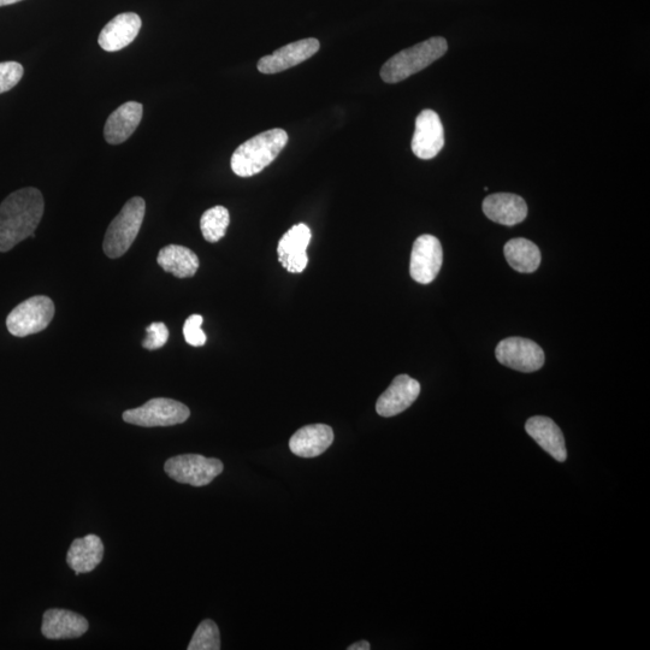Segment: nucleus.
Segmentation results:
<instances>
[{
	"label": "nucleus",
	"instance_id": "1",
	"mask_svg": "<svg viewBox=\"0 0 650 650\" xmlns=\"http://www.w3.org/2000/svg\"><path fill=\"white\" fill-rule=\"evenodd\" d=\"M43 194L27 187L11 193L0 204V252H9L32 236L44 216Z\"/></svg>",
	"mask_w": 650,
	"mask_h": 650
},
{
	"label": "nucleus",
	"instance_id": "2",
	"mask_svg": "<svg viewBox=\"0 0 650 650\" xmlns=\"http://www.w3.org/2000/svg\"><path fill=\"white\" fill-rule=\"evenodd\" d=\"M288 144L286 130L275 128L260 133L240 145L232 156V170L240 177H251L275 161Z\"/></svg>",
	"mask_w": 650,
	"mask_h": 650
},
{
	"label": "nucleus",
	"instance_id": "3",
	"mask_svg": "<svg viewBox=\"0 0 650 650\" xmlns=\"http://www.w3.org/2000/svg\"><path fill=\"white\" fill-rule=\"evenodd\" d=\"M447 50L448 44L445 38L435 37L423 41L421 44L397 53L384 63L381 69V78L387 84H398L445 56Z\"/></svg>",
	"mask_w": 650,
	"mask_h": 650
},
{
	"label": "nucleus",
	"instance_id": "4",
	"mask_svg": "<svg viewBox=\"0 0 650 650\" xmlns=\"http://www.w3.org/2000/svg\"><path fill=\"white\" fill-rule=\"evenodd\" d=\"M146 214V203L143 198L134 197L124 204L120 214L110 223L104 239V252L111 259L121 258L143 226Z\"/></svg>",
	"mask_w": 650,
	"mask_h": 650
},
{
	"label": "nucleus",
	"instance_id": "5",
	"mask_svg": "<svg viewBox=\"0 0 650 650\" xmlns=\"http://www.w3.org/2000/svg\"><path fill=\"white\" fill-rule=\"evenodd\" d=\"M55 304L45 295H35L16 306L7 318V328L16 338L38 334L49 327L55 317Z\"/></svg>",
	"mask_w": 650,
	"mask_h": 650
},
{
	"label": "nucleus",
	"instance_id": "6",
	"mask_svg": "<svg viewBox=\"0 0 650 650\" xmlns=\"http://www.w3.org/2000/svg\"><path fill=\"white\" fill-rule=\"evenodd\" d=\"M221 460L206 458L200 454H182L167 460L165 474L171 480L193 487L208 486L223 472Z\"/></svg>",
	"mask_w": 650,
	"mask_h": 650
},
{
	"label": "nucleus",
	"instance_id": "7",
	"mask_svg": "<svg viewBox=\"0 0 650 650\" xmlns=\"http://www.w3.org/2000/svg\"><path fill=\"white\" fill-rule=\"evenodd\" d=\"M191 416L185 404L168 398H156L147 401L138 409L123 412V421L144 428L173 427L182 424Z\"/></svg>",
	"mask_w": 650,
	"mask_h": 650
},
{
	"label": "nucleus",
	"instance_id": "8",
	"mask_svg": "<svg viewBox=\"0 0 650 650\" xmlns=\"http://www.w3.org/2000/svg\"><path fill=\"white\" fill-rule=\"evenodd\" d=\"M499 363L520 372H535L545 364V352L536 342L523 338L502 340L495 351Z\"/></svg>",
	"mask_w": 650,
	"mask_h": 650
},
{
	"label": "nucleus",
	"instance_id": "9",
	"mask_svg": "<svg viewBox=\"0 0 650 650\" xmlns=\"http://www.w3.org/2000/svg\"><path fill=\"white\" fill-rule=\"evenodd\" d=\"M443 262L441 242L433 235H422L413 244L410 274L421 285H429L439 275Z\"/></svg>",
	"mask_w": 650,
	"mask_h": 650
},
{
	"label": "nucleus",
	"instance_id": "10",
	"mask_svg": "<svg viewBox=\"0 0 650 650\" xmlns=\"http://www.w3.org/2000/svg\"><path fill=\"white\" fill-rule=\"evenodd\" d=\"M445 146L440 116L433 110H423L416 120L415 134L412 138V152L421 159H433Z\"/></svg>",
	"mask_w": 650,
	"mask_h": 650
},
{
	"label": "nucleus",
	"instance_id": "11",
	"mask_svg": "<svg viewBox=\"0 0 650 650\" xmlns=\"http://www.w3.org/2000/svg\"><path fill=\"white\" fill-rule=\"evenodd\" d=\"M319 41L315 38L295 41L276 50L269 56L260 58L258 70L262 74H277L291 69L315 56L319 51Z\"/></svg>",
	"mask_w": 650,
	"mask_h": 650
},
{
	"label": "nucleus",
	"instance_id": "12",
	"mask_svg": "<svg viewBox=\"0 0 650 650\" xmlns=\"http://www.w3.org/2000/svg\"><path fill=\"white\" fill-rule=\"evenodd\" d=\"M312 238L311 230L304 223L293 226L282 236L277 246V254L282 267L288 273L300 274L309 264L307 257V247H309Z\"/></svg>",
	"mask_w": 650,
	"mask_h": 650
},
{
	"label": "nucleus",
	"instance_id": "13",
	"mask_svg": "<svg viewBox=\"0 0 650 650\" xmlns=\"http://www.w3.org/2000/svg\"><path fill=\"white\" fill-rule=\"evenodd\" d=\"M421 393V384L407 375L394 378L392 384L377 400L376 411L382 417H394L415 403Z\"/></svg>",
	"mask_w": 650,
	"mask_h": 650
},
{
	"label": "nucleus",
	"instance_id": "14",
	"mask_svg": "<svg viewBox=\"0 0 650 650\" xmlns=\"http://www.w3.org/2000/svg\"><path fill=\"white\" fill-rule=\"evenodd\" d=\"M88 628L90 624L81 614L51 608L44 613L41 632L47 640H72L85 635Z\"/></svg>",
	"mask_w": 650,
	"mask_h": 650
},
{
	"label": "nucleus",
	"instance_id": "15",
	"mask_svg": "<svg viewBox=\"0 0 650 650\" xmlns=\"http://www.w3.org/2000/svg\"><path fill=\"white\" fill-rule=\"evenodd\" d=\"M143 21L135 13L117 15L99 34L98 43L106 52L121 51L137 39Z\"/></svg>",
	"mask_w": 650,
	"mask_h": 650
},
{
	"label": "nucleus",
	"instance_id": "16",
	"mask_svg": "<svg viewBox=\"0 0 650 650\" xmlns=\"http://www.w3.org/2000/svg\"><path fill=\"white\" fill-rule=\"evenodd\" d=\"M484 214L502 226H516L528 216V205L519 195L496 193L489 195L483 202Z\"/></svg>",
	"mask_w": 650,
	"mask_h": 650
},
{
	"label": "nucleus",
	"instance_id": "17",
	"mask_svg": "<svg viewBox=\"0 0 650 650\" xmlns=\"http://www.w3.org/2000/svg\"><path fill=\"white\" fill-rule=\"evenodd\" d=\"M143 114L144 106L137 102H128L112 112L104 127L106 143L120 145L132 137L143 120Z\"/></svg>",
	"mask_w": 650,
	"mask_h": 650
},
{
	"label": "nucleus",
	"instance_id": "18",
	"mask_svg": "<svg viewBox=\"0 0 650 650\" xmlns=\"http://www.w3.org/2000/svg\"><path fill=\"white\" fill-rule=\"evenodd\" d=\"M334 431L329 425L311 424L301 428L289 440L292 453L301 458H316L332 446Z\"/></svg>",
	"mask_w": 650,
	"mask_h": 650
},
{
	"label": "nucleus",
	"instance_id": "19",
	"mask_svg": "<svg viewBox=\"0 0 650 650\" xmlns=\"http://www.w3.org/2000/svg\"><path fill=\"white\" fill-rule=\"evenodd\" d=\"M525 430L543 451L551 454L555 460L564 463L567 458L565 439L557 424L551 418L536 416L525 424Z\"/></svg>",
	"mask_w": 650,
	"mask_h": 650
},
{
	"label": "nucleus",
	"instance_id": "20",
	"mask_svg": "<svg viewBox=\"0 0 650 650\" xmlns=\"http://www.w3.org/2000/svg\"><path fill=\"white\" fill-rule=\"evenodd\" d=\"M104 558L103 541L97 535H87L76 539L67 554V563L75 575L96 570Z\"/></svg>",
	"mask_w": 650,
	"mask_h": 650
},
{
	"label": "nucleus",
	"instance_id": "21",
	"mask_svg": "<svg viewBox=\"0 0 650 650\" xmlns=\"http://www.w3.org/2000/svg\"><path fill=\"white\" fill-rule=\"evenodd\" d=\"M157 263L165 273L173 274L179 279H187L197 274L199 258L192 250L179 245H169L158 253Z\"/></svg>",
	"mask_w": 650,
	"mask_h": 650
},
{
	"label": "nucleus",
	"instance_id": "22",
	"mask_svg": "<svg viewBox=\"0 0 650 650\" xmlns=\"http://www.w3.org/2000/svg\"><path fill=\"white\" fill-rule=\"evenodd\" d=\"M507 263L523 274L534 273L541 264V252L534 242L519 238L508 241L504 248Z\"/></svg>",
	"mask_w": 650,
	"mask_h": 650
},
{
	"label": "nucleus",
	"instance_id": "23",
	"mask_svg": "<svg viewBox=\"0 0 650 650\" xmlns=\"http://www.w3.org/2000/svg\"><path fill=\"white\" fill-rule=\"evenodd\" d=\"M230 223L229 211L224 206H215L204 212L200 220V229L204 239L211 244L220 241L227 233Z\"/></svg>",
	"mask_w": 650,
	"mask_h": 650
},
{
	"label": "nucleus",
	"instance_id": "24",
	"mask_svg": "<svg viewBox=\"0 0 650 650\" xmlns=\"http://www.w3.org/2000/svg\"><path fill=\"white\" fill-rule=\"evenodd\" d=\"M188 650H220L221 636L220 629L214 620L206 619L200 623L195 630L192 641L188 644Z\"/></svg>",
	"mask_w": 650,
	"mask_h": 650
},
{
	"label": "nucleus",
	"instance_id": "25",
	"mask_svg": "<svg viewBox=\"0 0 650 650\" xmlns=\"http://www.w3.org/2000/svg\"><path fill=\"white\" fill-rule=\"evenodd\" d=\"M25 74L22 64L17 62L0 63V94L9 92L19 85Z\"/></svg>",
	"mask_w": 650,
	"mask_h": 650
},
{
	"label": "nucleus",
	"instance_id": "26",
	"mask_svg": "<svg viewBox=\"0 0 650 650\" xmlns=\"http://www.w3.org/2000/svg\"><path fill=\"white\" fill-rule=\"evenodd\" d=\"M203 317L200 315H192L187 318L185 325H183V335L188 345L193 347H202L206 344V334L203 332Z\"/></svg>",
	"mask_w": 650,
	"mask_h": 650
},
{
	"label": "nucleus",
	"instance_id": "27",
	"mask_svg": "<svg viewBox=\"0 0 650 650\" xmlns=\"http://www.w3.org/2000/svg\"><path fill=\"white\" fill-rule=\"evenodd\" d=\"M146 338L143 341V347L146 350L156 351L164 347L169 340V330L167 325L161 322L152 323L146 328Z\"/></svg>",
	"mask_w": 650,
	"mask_h": 650
},
{
	"label": "nucleus",
	"instance_id": "28",
	"mask_svg": "<svg viewBox=\"0 0 650 650\" xmlns=\"http://www.w3.org/2000/svg\"><path fill=\"white\" fill-rule=\"evenodd\" d=\"M370 648L371 647L369 642L360 641L352 644V646L348 647L347 649L348 650H369Z\"/></svg>",
	"mask_w": 650,
	"mask_h": 650
},
{
	"label": "nucleus",
	"instance_id": "29",
	"mask_svg": "<svg viewBox=\"0 0 650 650\" xmlns=\"http://www.w3.org/2000/svg\"><path fill=\"white\" fill-rule=\"evenodd\" d=\"M20 2H22V0H0V7H8V5H13Z\"/></svg>",
	"mask_w": 650,
	"mask_h": 650
}]
</instances>
